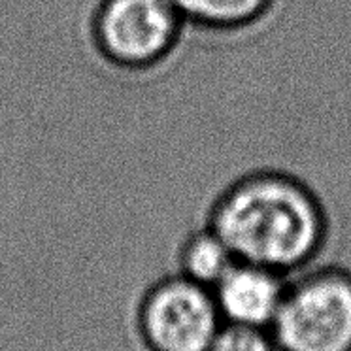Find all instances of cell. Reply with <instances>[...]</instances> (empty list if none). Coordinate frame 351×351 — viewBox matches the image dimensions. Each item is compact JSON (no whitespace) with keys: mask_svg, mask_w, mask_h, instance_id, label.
Returning a JSON list of instances; mask_svg holds the SVG:
<instances>
[{"mask_svg":"<svg viewBox=\"0 0 351 351\" xmlns=\"http://www.w3.org/2000/svg\"><path fill=\"white\" fill-rule=\"evenodd\" d=\"M138 319L152 351H208L225 323L214 291L174 270L145 285Z\"/></svg>","mask_w":351,"mask_h":351,"instance_id":"4","label":"cell"},{"mask_svg":"<svg viewBox=\"0 0 351 351\" xmlns=\"http://www.w3.org/2000/svg\"><path fill=\"white\" fill-rule=\"evenodd\" d=\"M189 29L242 34L272 17L280 0H172Z\"/></svg>","mask_w":351,"mask_h":351,"instance_id":"6","label":"cell"},{"mask_svg":"<svg viewBox=\"0 0 351 351\" xmlns=\"http://www.w3.org/2000/svg\"><path fill=\"white\" fill-rule=\"evenodd\" d=\"M187 31L172 0H99L87 21L93 53L123 74H149L165 66Z\"/></svg>","mask_w":351,"mask_h":351,"instance_id":"2","label":"cell"},{"mask_svg":"<svg viewBox=\"0 0 351 351\" xmlns=\"http://www.w3.org/2000/svg\"><path fill=\"white\" fill-rule=\"evenodd\" d=\"M234 263L229 245L208 223L187 230L174 253V272L210 289Z\"/></svg>","mask_w":351,"mask_h":351,"instance_id":"7","label":"cell"},{"mask_svg":"<svg viewBox=\"0 0 351 351\" xmlns=\"http://www.w3.org/2000/svg\"><path fill=\"white\" fill-rule=\"evenodd\" d=\"M278 351H351V270L308 267L291 276L270 325Z\"/></svg>","mask_w":351,"mask_h":351,"instance_id":"3","label":"cell"},{"mask_svg":"<svg viewBox=\"0 0 351 351\" xmlns=\"http://www.w3.org/2000/svg\"><path fill=\"white\" fill-rule=\"evenodd\" d=\"M287 276L237 261L214 285V297L225 323L270 328L282 304Z\"/></svg>","mask_w":351,"mask_h":351,"instance_id":"5","label":"cell"},{"mask_svg":"<svg viewBox=\"0 0 351 351\" xmlns=\"http://www.w3.org/2000/svg\"><path fill=\"white\" fill-rule=\"evenodd\" d=\"M204 223L237 261L287 278L319 259L332 230L319 193L282 168H257L234 178L210 202Z\"/></svg>","mask_w":351,"mask_h":351,"instance_id":"1","label":"cell"},{"mask_svg":"<svg viewBox=\"0 0 351 351\" xmlns=\"http://www.w3.org/2000/svg\"><path fill=\"white\" fill-rule=\"evenodd\" d=\"M208 351H278L268 328L223 323Z\"/></svg>","mask_w":351,"mask_h":351,"instance_id":"8","label":"cell"}]
</instances>
